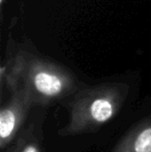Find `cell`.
<instances>
[{
    "mask_svg": "<svg viewBox=\"0 0 151 152\" xmlns=\"http://www.w3.org/2000/svg\"><path fill=\"white\" fill-rule=\"evenodd\" d=\"M113 152H151V116L136 124Z\"/></svg>",
    "mask_w": 151,
    "mask_h": 152,
    "instance_id": "277c9868",
    "label": "cell"
},
{
    "mask_svg": "<svg viewBox=\"0 0 151 152\" xmlns=\"http://www.w3.org/2000/svg\"><path fill=\"white\" fill-rule=\"evenodd\" d=\"M128 90V85L116 82L81 87L69 97V122L59 134L69 137L98 130L118 115Z\"/></svg>",
    "mask_w": 151,
    "mask_h": 152,
    "instance_id": "7a4b0ae2",
    "label": "cell"
},
{
    "mask_svg": "<svg viewBox=\"0 0 151 152\" xmlns=\"http://www.w3.org/2000/svg\"><path fill=\"white\" fill-rule=\"evenodd\" d=\"M7 152H44L39 127L31 122L26 128H23L9 145Z\"/></svg>",
    "mask_w": 151,
    "mask_h": 152,
    "instance_id": "5b68a950",
    "label": "cell"
},
{
    "mask_svg": "<svg viewBox=\"0 0 151 152\" xmlns=\"http://www.w3.org/2000/svg\"><path fill=\"white\" fill-rule=\"evenodd\" d=\"M1 84L22 89L34 107H50L66 99L82 87L71 69L56 61L19 51L1 67Z\"/></svg>",
    "mask_w": 151,
    "mask_h": 152,
    "instance_id": "6da1fadb",
    "label": "cell"
},
{
    "mask_svg": "<svg viewBox=\"0 0 151 152\" xmlns=\"http://www.w3.org/2000/svg\"><path fill=\"white\" fill-rule=\"evenodd\" d=\"M10 95L0 110V148L3 151L16 140L23 129L33 104L22 89L9 91Z\"/></svg>",
    "mask_w": 151,
    "mask_h": 152,
    "instance_id": "3957f363",
    "label": "cell"
},
{
    "mask_svg": "<svg viewBox=\"0 0 151 152\" xmlns=\"http://www.w3.org/2000/svg\"><path fill=\"white\" fill-rule=\"evenodd\" d=\"M4 3V0H0V4H1V5H2V4H3Z\"/></svg>",
    "mask_w": 151,
    "mask_h": 152,
    "instance_id": "8992f818",
    "label": "cell"
}]
</instances>
